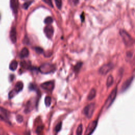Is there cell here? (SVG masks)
I'll list each match as a JSON object with an SVG mask.
<instances>
[{
    "instance_id": "cell-1",
    "label": "cell",
    "mask_w": 135,
    "mask_h": 135,
    "mask_svg": "<svg viewBox=\"0 0 135 135\" xmlns=\"http://www.w3.org/2000/svg\"><path fill=\"white\" fill-rule=\"evenodd\" d=\"M119 33L120 36L122 38V41L125 43V44L126 45V46L128 47H130L134 44V41L133 39L125 30L122 29L120 30L119 31Z\"/></svg>"
},
{
    "instance_id": "cell-2",
    "label": "cell",
    "mask_w": 135,
    "mask_h": 135,
    "mask_svg": "<svg viewBox=\"0 0 135 135\" xmlns=\"http://www.w3.org/2000/svg\"><path fill=\"white\" fill-rule=\"evenodd\" d=\"M39 70L43 74H48L54 72L55 70V67L54 64L44 63L39 67Z\"/></svg>"
},
{
    "instance_id": "cell-3",
    "label": "cell",
    "mask_w": 135,
    "mask_h": 135,
    "mask_svg": "<svg viewBox=\"0 0 135 135\" xmlns=\"http://www.w3.org/2000/svg\"><path fill=\"white\" fill-rule=\"evenodd\" d=\"M117 93V88L116 87L111 91V92L108 96L107 100L106 101L105 106L107 108H109L114 103V101H115Z\"/></svg>"
},
{
    "instance_id": "cell-4",
    "label": "cell",
    "mask_w": 135,
    "mask_h": 135,
    "mask_svg": "<svg viewBox=\"0 0 135 135\" xmlns=\"http://www.w3.org/2000/svg\"><path fill=\"white\" fill-rule=\"evenodd\" d=\"M94 109V104L91 103L88 105H87L83 109L84 114L86 115L87 117L88 118H90L93 113Z\"/></svg>"
},
{
    "instance_id": "cell-5",
    "label": "cell",
    "mask_w": 135,
    "mask_h": 135,
    "mask_svg": "<svg viewBox=\"0 0 135 135\" xmlns=\"http://www.w3.org/2000/svg\"><path fill=\"white\" fill-rule=\"evenodd\" d=\"M97 123L98 120H97L90 122L85 131V135H91L97 126Z\"/></svg>"
},
{
    "instance_id": "cell-6",
    "label": "cell",
    "mask_w": 135,
    "mask_h": 135,
    "mask_svg": "<svg viewBox=\"0 0 135 135\" xmlns=\"http://www.w3.org/2000/svg\"><path fill=\"white\" fill-rule=\"evenodd\" d=\"M113 67V65L111 63L104 64L100 68L99 70V73L103 75H105L107 74H108L110 70H111Z\"/></svg>"
},
{
    "instance_id": "cell-7",
    "label": "cell",
    "mask_w": 135,
    "mask_h": 135,
    "mask_svg": "<svg viewBox=\"0 0 135 135\" xmlns=\"http://www.w3.org/2000/svg\"><path fill=\"white\" fill-rule=\"evenodd\" d=\"M41 87L42 89L49 92H51L54 88V81H47L45 82L41 85Z\"/></svg>"
},
{
    "instance_id": "cell-8",
    "label": "cell",
    "mask_w": 135,
    "mask_h": 135,
    "mask_svg": "<svg viewBox=\"0 0 135 135\" xmlns=\"http://www.w3.org/2000/svg\"><path fill=\"white\" fill-rule=\"evenodd\" d=\"M44 32L46 36L49 39H51L54 34V28L52 25H48L45 26L44 29Z\"/></svg>"
},
{
    "instance_id": "cell-9",
    "label": "cell",
    "mask_w": 135,
    "mask_h": 135,
    "mask_svg": "<svg viewBox=\"0 0 135 135\" xmlns=\"http://www.w3.org/2000/svg\"><path fill=\"white\" fill-rule=\"evenodd\" d=\"M133 78H134V77L132 76V77L129 78V79H128L127 80H126L124 82L122 86H121V92H125L129 88V87L130 86V85H131V83L133 80Z\"/></svg>"
},
{
    "instance_id": "cell-10",
    "label": "cell",
    "mask_w": 135,
    "mask_h": 135,
    "mask_svg": "<svg viewBox=\"0 0 135 135\" xmlns=\"http://www.w3.org/2000/svg\"><path fill=\"white\" fill-rule=\"evenodd\" d=\"M10 39L13 43H15L16 42V31L15 27H12L10 31Z\"/></svg>"
},
{
    "instance_id": "cell-11",
    "label": "cell",
    "mask_w": 135,
    "mask_h": 135,
    "mask_svg": "<svg viewBox=\"0 0 135 135\" xmlns=\"http://www.w3.org/2000/svg\"><path fill=\"white\" fill-rule=\"evenodd\" d=\"M10 7L14 13H16L18 12L19 7L18 1H16V0H11L10 1Z\"/></svg>"
},
{
    "instance_id": "cell-12",
    "label": "cell",
    "mask_w": 135,
    "mask_h": 135,
    "mask_svg": "<svg viewBox=\"0 0 135 135\" xmlns=\"http://www.w3.org/2000/svg\"><path fill=\"white\" fill-rule=\"evenodd\" d=\"M23 88V83L21 81H19L16 83L14 89L13 90L16 94H17L19 92L21 91Z\"/></svg>"
},
{
    "instance_id": "cell-13",
    "label": "cell",
    "mask_w": 135,
    "mask_h": 135,
    "mask_svg": "<svg viewBox=\"0 0 135 135\" xmlns=\"http://www.w3.org/2000/svg\"><path fill=\"white\" fill-rule=\"evenodd\" d=\"M29 54V50L26 48H24L22 49L20 52V57L21 58H25L28 57Z\"/></svg>"
},
{
    "instance_id": "cell-14",
    "label": "cell",
    "mask_w": 135,
    "mask_h": 135,
    "mask_svg": "<svg viewBox=\"0 0 135 135\" xmlns=\"http://www.w3.org/2000/svg\"><path fill=\"white\" fill-rule=\"evenodd\" d=\"M21 65L23 68L27 69H30L32 68L31 63L29 61H22L21 62Z\"/></svg>"
},
{
    "instance_id": "cell-15",
    "label": "cell",
    "mask_w": 135,
    "mask_h": 135,
    "mask_svg": "<svg viewBox=\"0 0 135 135\" xmlns=\"http://www.w3.org/2000/svg\"><path fill=\"white\" fill-rule=\"evenodd\" d=\"M18 62L16 61V60H13L12 61L10 64V66H9V68H10V69L12 71H15L17 67H18Z\"/></svg>"
},
{
    "instance_id": "cell-16",
    "label": "cell",
    "mask_w": 135,
    "mask_h": 135,
    "mask_svg": "<svg viewBox=\"0 0 135 135\" xmlns=\"http://www.w3.org/2000/svg\"><path fill=\"white\" fill-rule=\"evenodd\" d=\"M95 95H96V90L94 89H92L90 90L88 95V99L89 100H92L95 97Z\"/></svg>"
},
{
    "instance_id": "cell-17",
    "label": "cell",
    "mask_w": 135,
    "mask_h": 135,
    "mask_svg": "<svg viewBox=\"0 0 135 135\" xmlns=\"http://www.w3.org/2000/svg\"><path fill=\"white\" fill-rule=\"evenodd\" d=\"M114 78L111 75H110L108 78H107V86L108 87H109L110 86H111L113 85V84L114 83Z\"/></svg>"
},
{
    "instance_id": "cell-18",
    "label": "cell",
    "mask_w": 135,
    "mask_h": 135,
    "mask_svg": "<svg viewBox=\"0 0 135 135\" xmlns=\"http://www.w3.org/2000/svg\"><path fill=\"white\" fill-rule=\"evenodd\" d=\"M44 103L47 107H49L51 104V98L50 96H47L44 99Z\"/></svg>"
},
{
    "instance_id": "cell-19",
    "label": "cell",
    "mask_w": 135,
    "mask_h": 135,
    "mask_svg": "<svg viewBox=\"0 0 135 135\" xmlns=\"http://www.w3.org/2000/svg\"><path fill=\"white\" fill-rule=\"evenodd\" d=\"M82 65V62H78L74 67L75 71L76 72H78L79 71V70H80Z\"/></svg>"
},
{
    "instance_id": "cell-20",
    "label": "cell",
    "mask_w": 135,
    "mask_h": 135,
    "mask_svg": "<svg viewBox=\"0 0 135 135\" xmlns=\"http://www.w3.org/2000/svg\"><path fill=\"white\" fill-rule=\"evenodd\" d=\"M82 131H83L82 125L81 124H80V125H79V126H78V127L77 129L76 135H82Z\"/></svg>"
},
{
    "instance_id": "cell-21",
    "label": "cell",
    "mask_w": 135,
    "mask_h": 135,
    "mask_svg": "<svg viewBox=\"0 0 135 135\" xmlns=\"http://www.w3.org/2000/svg\"><path fill=\"white\" fill-rule=\"evenodd\" d=\"M53 19L51 16H48L44 20V23L47 25H50L53 22Z\"/></svg>"
},
{
    "instance_id": "cell-22",
    "label": "cell",
    "mask_w": 135,
    "mask_h": 135,
    "mask_svg": "<svg viewBox=\"0 0 135 135\" xmlns=\"http://www.w3.org/2000/svg\"><path fill=\"white\" fill-rule=\"evenodd\" d=\"M29 88L30 90H31V91H36V90H38L36 85H35L33 83H30L29 85Z\"/></svg>"
},
{
    "instance_id": "cell-23",
    "label": "cell",
    "mask_w": 135,
    "mask_h": 135,
    "mask_svg": "<svg viewBox=\"0 0 135 135\" xmlns=\"http://www.w3.org/2000/svg\"><path fill=\"white\" fill-rule=\"evenodd\" d=\"M33 1H27L26 2H25L23 5V7L24 9L26 10L28 9V8L30 7V5L32 3H33Z\"/></svg>"
},
{
    "instance_id": "cell-24",
    "label": "cell",
    "mask_w": 135,
    "mask_h": 135,
    "mask_svg": "<svg viewBox=\"0 0 135 135\" xmlns=\"http://www.w3.org/2000/svg\"><path fill=\"white\" fill-rule=\"evenodd\" d=\"M55 3L57 7L59 9H60L62 7V1L61 0H55Z\"/></svg>"
},
{
    "instance_id": "cell-25",
    "label": "cell",
    "mask_w": 135,
    "mask_h": 135,
    "mask_svg": "<svg viewBox=\"0 0 135 135\" xmlns=\"http://www.w3.org/2000/svg\"><path fill=\"white\" fill-rule=\"evenodd\" d=\"M35 50L36 52L38 54H41L43 52V50L42 49V48H41L40 47H36L35 48Z\"/></svg>"
},
{
    "instance_id": "cell-26",
    "label": "cell",
    "mask_w": 135,
    "mask_h": 135,
    "mask_svg": "<svg viewBox=\"0 0 135 135\" xmlns=\"http://www.w3.org/2000/svg\"><path fill=\"white\" fill-rule=\"evenodd\" d=\"M61 128H62V122H60L58 123L57 125V126H55V130L57 132H58V131H60Z\"/></svg>"
},
{
    "instance_id": "cell-27",
    "label": "cell",
    "mask_w": 135,
    "mask_h": 135,
    "mask_svg": "<svg viewBox=\"0 0 135 135\" xmlns=\"http://www.w3.org/2000/svg\"><path fill=\"white\" fill-rule=\"evenodd\" d=\"M44 2H45L46 3L48 4L50 7H51L52 8H53V4H52V2L50 0H43V1Z\"/></svg>"
},
{
    "instance_id": "cell-28",
    "label": "cell",
    "mask_w": 135,
    "mask_h": 135,
    "mask_svg": "<svg viewBox=\"0 0 135 135\" xmlns=\"http://www.w3.org/2000/svg\"><path fill=\"white\" fill-rule=\"evenodd\" d=\"M43 130V127L42 126H39L37 128V133H40L41 132V131H42Z\"/></svg>"
},
{
    "instance_id": "cell-29",
    "label": "cell",
    "mask_w": 135,
    "mask_h": 135,
    "mask_svg": "<svg viewBox=\"0 0 135 135\" xmlns=\"http://www.w3.org/2000/svg\"><path fill=\"white\" fill-rule=\"evenodd\" d=\"M17 120L19 121V122H22V120H23V118L21 116H18L17 117Z\"/></svg>"
},
{
    "instance_id": "cell-30",
    "label": "cell",
    "mask_w": 135,
    "mask_h": 135,
    "mask_svg": "<svg viewBox=\"0 0 135 135\" xmlns=\"http://www.w3.org/2000/svg\"><path fill=\"white\" fill-rule=\"evenodd\" d=\"M80 18H81V22H83V21H84V20H85V16H84V13H83H83H82V14L81 15Z\"/></svg>"
},
{
    "instance_id": "cell-31",
    "label": "cell",
    "mask_w": 135,
    "mask_h": 135,
    "mask_svg": "<svg viewBox=\"0 0 135 135\" xmlns=\"http://www.w3.org/2000/svg\"><path fill=\"white\" fill-rule=\"evenodd\" d=\"M0 120H3V117L0 115Z\"/></svg>"
}]
</instances>
